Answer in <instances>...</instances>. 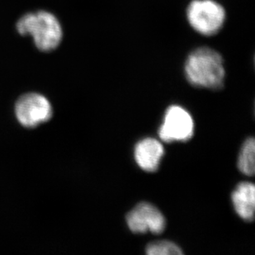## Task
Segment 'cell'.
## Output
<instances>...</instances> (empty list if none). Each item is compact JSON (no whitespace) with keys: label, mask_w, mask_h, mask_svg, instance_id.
<instances>
[{"label":"cell","mask_w":255,"mask_h":255,"mask_svg":"<svg viewBox=\"0 0 255 255\" xmlns=\"http://www.w3.org/2000/svg\"><path fill=\"white\" fill-rule=\"evenodd\" d=\"M188 82L198 88L219 90L224 86L226 70L219 52L210 47H199L192 51L184 65Z\"/></svg>","instance_id":"6da1fadb"},{"label":"cell","mask_w":255,"mask_h":255,"mask_svg":"<svg viewBox=\"0 0 255 255\" xmlns=\"http://www.w3.org/2000/svg\"><path fill=\"white\" fill-rule=\"evenodd\" d=\"M17 31L31 35L36 47L42 51H53L62 40V27L53 14L46 11L28 13L17 22Z\"/></svg>","instance_id":"7a4b0ae2"},{"label":"cell","mask_w":255,"mask_h":255,"mask_svg":"<svg viewBox=\"0 0 255 255\" xmlns=\"http://www.w3.org/2000/svg\"><path fill=\"white\" fill-rule=\"evenodd\" d=\"M187 19L194 31L203 36L218 33L226 21V10L215 0H193L187 8Z\"/></svg>","instance_id":"3957f363"},{"label":"cell","mask_w":255,"mask_h":255,"mask_svg":"<svg viewBox=\"0 0 255 255\" xmlns=\"http://www.w3.org/2000/svg\"><path fill=\"white\" fill-rule=\"evenodd\" d=\"M194 123L187 110L173 105L167 109L164 121L159 129V138L163 141H188L193 137Z\"/></svg>","instance_id":"277c9868"},{"label":"cell","mask_w":255,"mask_h":255,"mask_svg":"<svg viewBox=\"0 0 255 255\" xmlns=\"http://www.w3.org/2000/svg\"><path fill=\"white\" fill-rule=\"evenodd\" d=\"M15 114L23 127L33 128L50 120L52 108L46 97L32 93L25 94L17 100Z\"/></svg>","instance_id":"5b68a950"},{"label":"cell","mask_w":255,"mask_h":255,"mask_svg":"<svg viewBox=\"0 0 255 255\" xmlns=\"http://www.w3.org/2000/svg\"><path fill=\"white\" fill-rule=\"evenodd\" d=\"M127 224L133 233L160 234L164 231L166 221L164 215L154 205L140 202L127 215Z\"/></svg>","instance_id":"8992f818"},{"label":"cell","mask_w":255,"mask_h":255,"mask_svg":"<svg viewBox=\"0 0 255 255\" xmlns=\"http://www.w3.org/2000/svg\"><path fill=\"white\" fill-rule=\"evenodd\" d=\"M163 144L154 138H144L135 144L134 156L140 169L146 172H155L159 169L164 156Z\"/></svg>","instance_id":"52a82bcc"},{"label":"cell","mask_w":255,"mask_h":255,"mask_svg":"<svg viewBox=\"0 0 255 255\" xmlns=\"http://www.w3.org/2000/svg\"><path fill=\"white\" fill-rule=\"evenodd\" d=\"M234 208L239 217L247 222H253L255 211V187L251 182H241L231 194Z\"/></svg>","instance_id":"ba28073f"},{"label":"cell","mask_w":255,"mask_h":255,"mask_svg":"<svg viewBox=\"0 0 255 255\" xmlns=\"http://www.w3.org/2000/svg\"><path fill=\"white\" fill-rule=\"evenodd\" d=\"M238 169L247 176H253L255 171V141L253 137L244 142L239 154Z\"/></svg>","instance_id":"9c48e42d"},{"label":"cell","mask_w":255,"mask_h":255,"mask_svg":"<svg viewBox=\"0 0 255 255\" xmlns=\"http://www.w3.org/2000/svg\"><path fill=\"white\" fill-rule=\"evenodd\" d=\"M148 255H182L183 251L180 247L172 241H156L147 246Z\"/></svg>","instance_id":"30bf717a"}]
</instances>
